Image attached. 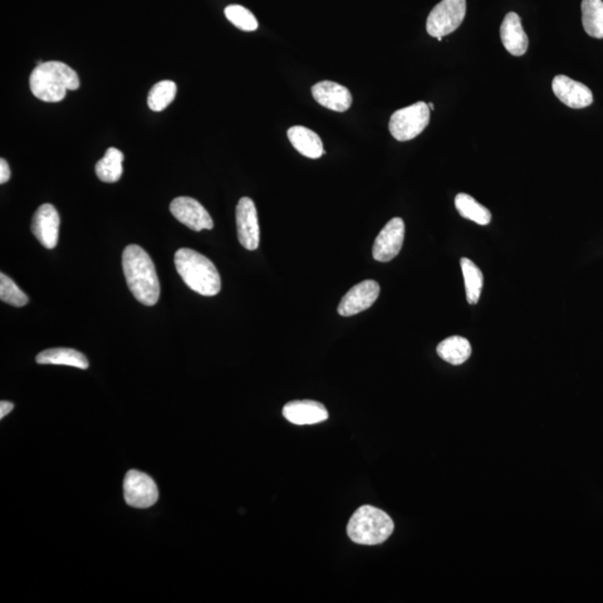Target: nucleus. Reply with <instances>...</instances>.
Here are the masks:
<instances>
[{"label":"nucleus","mask_w":603,"mask_h":603,"mask_svg":"<svg viewBox=\"0 0 603 603\" xmlns=\"http://www.w3.org/2000/svg\"><path fill=\"white\" fill-rule=\"evenodd\" d=\"M437 353L441 359L448 364L460 366L472 355V346L465 337L454 336L439 343Z\"/></svg>","instance_id":"obj_19"},{"label":"nucleus","mask_w":603,"mask_h":603,"mask_svg":"<svg viewBox=\"0 0 603 603\" xmlns=\"http://www.w3.org/2000/svg\"><path fill=\"white\" fill-rule=\"evenodd\" d=\"M315 100L328 110L346 112L352 106V95L349 88L336 82L323 81L312 87Z\"/></svg>","instance_id":"obj_14"},{"label":"nucleus","mask_w":603,"mask_h":603,"mask_svg":"<svg viewBox=\"0 0 603 603\" xmlns=\"http://www.w3.org/2000/svg\"><path fill=\"white\" fill-rule=\"evenodd\" d=\"M460 266L465 279L466 297L469 304H477L482 294L484 276L477 265L470 259H460Z\"/></svg>","instance_id":"obj_23"},{"label":"nucleus","mask_w":603,"mask_h":603,"mask_svg":"<svg viewBox=\"0 0 603 603\" xmlns=\"http://www.w3.org/2000/svg\"><path fill=\"white\" fill-rule=\"evenodd\" d=\"M124 159L125 156L120 150L116 148L107 149L105 156L95 166L97 178L107 184L119 181L122 174H124V166H122Z\"/></svg>","instance_id":"obj_20"},{"label":"nucleus","mask_w":603,"mask_h":603,"mask_svg":"<svg viewBox=\"0 0 603 603\" xmlns=\"http://www.w3.org/2000/svg\"><path fill=\"white\" fill-rule=\"evenodd\" d=\"M582 24L588 35L603 38V2L602 0H582Z\"/></svg>","instance_id":"obj_21"},{"label":"nucleus","mask_w":603,"mask_h":603,"mask_svg":"<svg viewBox=\"0 0 603 603\" xmlns=\"http://www.w3.org/2000/svg\"><path fill=\"white\" fill-rule=\"evenodd\" d=\"M36 362L39 365L75 367L82 370L88 367V361L83 353L65 347L43 351L36 357Z\"/></svg>","instance_id":"obj_18"},{"label":"nucleus","mask_w":603,"mask_h":603,"mask_svg":"<svg viewBox=\"0 0 603 603\" xmlns=\"http://www.w3.org/2000/svg\"><path fill=\"white\" fill-rule=\"evenodd\" d=\"M170 212L176 220L195 232L214 228L213 219L207 210L194 198H176L170 204Z\"/></svg>","instance_id":"obj_8"},{"label":"nucleus","mask_w":603,"mask_h":603,"mask_svg":"<svg viewBox=\"0 0 603 603\" xmlns=\"http://www.w3.org/2000/svg\"><path fill=\"white\" fill-rule=\"evenodd\" d=\"M122 265L127 287L136 300L146 307L155 306L160 297V283L148 253L138 245H129L122 256Z\"/></svg>","instance_id":"obj_1"},{"label":"nucleus","mask_w":603,"mask_h":603,"mask_svg":"<svg viewBox=\"0 0 603 603\" xmlns=\"http://www.w3.org/2000/svg\"><path fill=\"white\" fill-rule=\"evenodd\" d=\"M0 298L2 301L15 307H25L28 296L16 286L11 277L0 274Z\"/></svg>","instance_id":"obj_26"},{"label":"nucleus","mask_w":603,"mask_h":603,"mask_svg":"<svg viewBox=\"0 0 603 603\" xmlns=\"http://www.w3.org/2000/svg\"><path fill=\"white\" fill-rule=\"evenodd\" d=\"M14 409V404L9 401L0 402V418H4L5 416H7Z\"/></svg>","instance_id":"obj_28"},{"label":"nucleus","mask_w":603,"mask_h":603,"mask_svg":"<svg viewBox=\"0 0 603 603\" xmlns=\"http://www.w3.org/2000/svg\"><path fill=\"white\" fill-rule=\"evenodd\" d=\"M287 136L294 148L307 158L318 159L326 154L320 136L306 126L289 127Z\"/></svg>","instance_id":"obj_17"},{"label":"nucleus","mask_w":603,"mask_h":603,"mask_svg":"<svg viewBox=\"0 0 603 603\" xmlns=\"http://www.w3.org/2000/svg\"><path fill=\"white\" fill-rule=\"evenodd\" d=\"M502 43L513 56H523L528 48V37L524 32L522 19L517 13H508L501 26Z\"/></svg>","instance_id":"obj_16"},{"label":"nucleus","mask_w":603,"mask_h":603,"mask_svg":"<svg viewBox=\"0 0 603 603\" xmlns=\"http://www.w3.org/2000/svg\"><path fill=\"white\" fill-rule=\"evenodd\" d=\"M405 239V223L401 218H392L382 228L374 245L376 261L387 263L392 261L401 251Z\"/></svg>","instance_id":"obj_9"},{"label":"nucleus","mask_w":603,"mask_h":603,"mask_svg":"<svg viewBox=\"0 0 603 603\" xmlns=\"http://www.w3.org/2000/svg\"><path fill=\"white\" fill-rule=\"evenodd\" d=\"M32 233L47 249L56 247L60 235V215L51 204H44L36 210L32 220Z\"/></svg>","instance_id":"obj_12"},{"label":"nucleus","mask_w":603,"mask_h":603,"mask_svg":"<svg viewBox=\"0 0 603 603\" xmlns=\"http://www.w3.org/2000/svg\"><path fill=\"white\" fill-rule=\"evenodd\" d=\"M225 16L234 26L244 32H254L258 28V22L254 14L240 5H229L225 8Z\"/></svg>","instance_id":"obj_25"},{"label":"nucleus","mask_w":603,"mask_h":603,"mask_svg":"<svg viewBox=\"0 0 603 603\" xmlns=\"http://www.w3.org/2000/svg\"><path fill=\"white\" fill-rule=\"evenodd\" d=\"M455 206L462 217L472 220L482 226H487L492 220V214L489 210L467 194L456 196Z\"/></svg>","instance_id":"obj_22"},{"label":"nucleus","mask_w":603,"mask_h":603,"mask_svg":"<svg viewBox=\"0 0 603 603\" xmlns=\"http://www.w3.org/2000/svg\"><path fill=\"white\" fill-rule=\"evenodd\" d=\"M283 415L289 423L298 426L316 425L328 418L326 407L312 400L288 402L283 408Z\"/></svg>","instance_id":"obj_15"},{"label":"nucleus","mask_w":603,"mask_h":603,"mask_svg":"<svg viewBox=\"0 0 603 603\" xmlns=\"http://www.w3.org/2000/svg\"><path fill=\"white\" fill-rule=\"evenodd\" d=\"M437 39L439 42L443 41V37H437Z\"/></svg>","instance_id":"obj_30"},{"label":"nucleus","mask_w":603,"mask_h":603,"mask_svg":"<svg viewBox=\"0 0 603 603\" xmlns=\"http://www.w3.org/2000/svg\"><path fill=\"white\" fill-rule=\"evenodd\" d=\"M236 224L239 243L248 251H255L259 246V224L256 206L248 197L238 201L236 207Z\"/></svg>","instance_id":"obj_11"},{"label":"nucleus","mask_w":603,"mask_h":603,"mask_svg":"<svg viewBox=\"0 0 603 603\" xmlns=\"http://www.w3.org/2000/svg\"><path fill=\"white\" fill-rule=\"evenodd\" d=\"M176 85L173 81L156 83L148 95V106L152 111L160 112L168 107L175 100Z\"/></svg>","instance_id":"obj_24"},{"label":"nucleus","mask_w":603,"mask_h":603,"mask_svg":"<svg viewBox=\"0 0 603 603\" xmlns=\"http://www.w3.org/2000/svg\"><path fill=\"white\" fill-rule=\"evenodd\" d=\"M466 16V0H443L436 5L427 18V32L433 37H444L456 31Z\"/></svg>","instance_id":"obj_6"},{"label":"nucleus","mask_w":603,"mask_h":603,"mask_svg":"<svg viewBox=\"0 0 603 603\" xmlns=\"http://www.w3.org/2000/svg\"><path fill=\"white\" fill-rule=\"evenodd\" d=\"M29 86L37 99L54 103L61 102L67 91L80 87V80L75 71L66 64L51 61L39 64L29 77Z\"/></svg>","instance_id":"obj_2"},{"label":"nucleus","mask_w":603,"mask_h":603,"mask_svg":"<svg viewBox=\"0 0 603 603\" xmlns=\"http://www.w3.org/2000/svg\"><path fill=\"white\" fill-rule=\"evenodd\" d=\"M11 179V169L6 160H0V184H6Z\"/></svg>","instance_id":"obj_27"},{"label":"nucleus","mask_w":603,"mask_h":603,"mask_svg":"<svg viewBox=\"0 0 603 603\" xmlns=\"http://www.w3.org/2000/svg\"><path fill=\"white\" fill-rule=\"evenodd\" d=\"M175 265L183 281L200 296H215L222 289L217 268L204 255L190 248H180L175 254Z\"/></svg>","instance_id":"obj_3"},{"label":"nucleus","mask_w":603,"mask_h":603,"mask_svg":"<svg viewBox=\"0 0 603 603\" xmlns=\"http://www.w3.org/2000/svg\"><path fill=\"white\" fill-rule=\"evenodd\" d=\"M392 518L381 509L365 505L353 514L347 524V536L362 546H377L388 540L394 532Z\"/></svg>","instance_id":"obj_4"},{"label":"nucleus","mask_w":603,"mask_h":603,"mask_svg":"<svg viewBox=\"0 0 603 603\" xmlns=\"http://www.w3.org/2000/svg\"><path fill=\"white\" fill-rule=\"evenodd\" d=\"M379 294L380 286L376 281L367 279V281L357 284L342 297L337 312L340 316L347 317L359 315L374 306Z\"/></svg>","instance_id":"obj_10"},{"label":"nucleus","mask_w":603,"mask_h":603,"mask_svg":"<svg viewBox=\"0 0 603 603\" xmlns=\"http://www.w3.org/2000/svg\"><path fill=\"white\" fill-rule=\"evenodd\" d=\"M124 492L126 504L136 508H151L159 498L155 480L139 470H130L126 473Z\"/></svg>","instance_id":"obj_7"},{"label":"nucleus","mask_w":603,"mask_h":603,"mask_svg":"<svg viewBox=\"0 0 603 603\" xmlns=\"http://www.w3.org/2000/svg\"><path fill=\"white\" fill-rule=\"evenodd\" d=\"M428 106H429L430 111H433L435 109V106H434L433 103H428Z\"/></svg>","instance_id":"obj_29"},{"label":"nucleus","mask_w":603,"mask_h":603,"mask_svg":"<svg viewBox=\"0 0 603 603\" xmlns=\"http://www.w3.org/2000/svg\"><path fill=\"white\" fill-rule=\"evenodd\" d=\"M430 120V109L427 103L417 102L415 105L396 111L390 117L389 130L396 140L405 142L418 136Z\"/></svg>","instance_id":"obj_5"},{"label":"nucleus","mask_w":603,"mask_h":603,"mask_svg":"<svg viewBox=\"0 0 603 603\" xmlns=\"http://www.w3.org/2000/svg\"><path fill=\"white\" fill-rule=\"evenodd\" d=\"M552 90L558 99L571 109H585L593 102L589 87L566 75H558L553 78Z\"/></svg>","instance_id":"obj_13"}]
</instances>
